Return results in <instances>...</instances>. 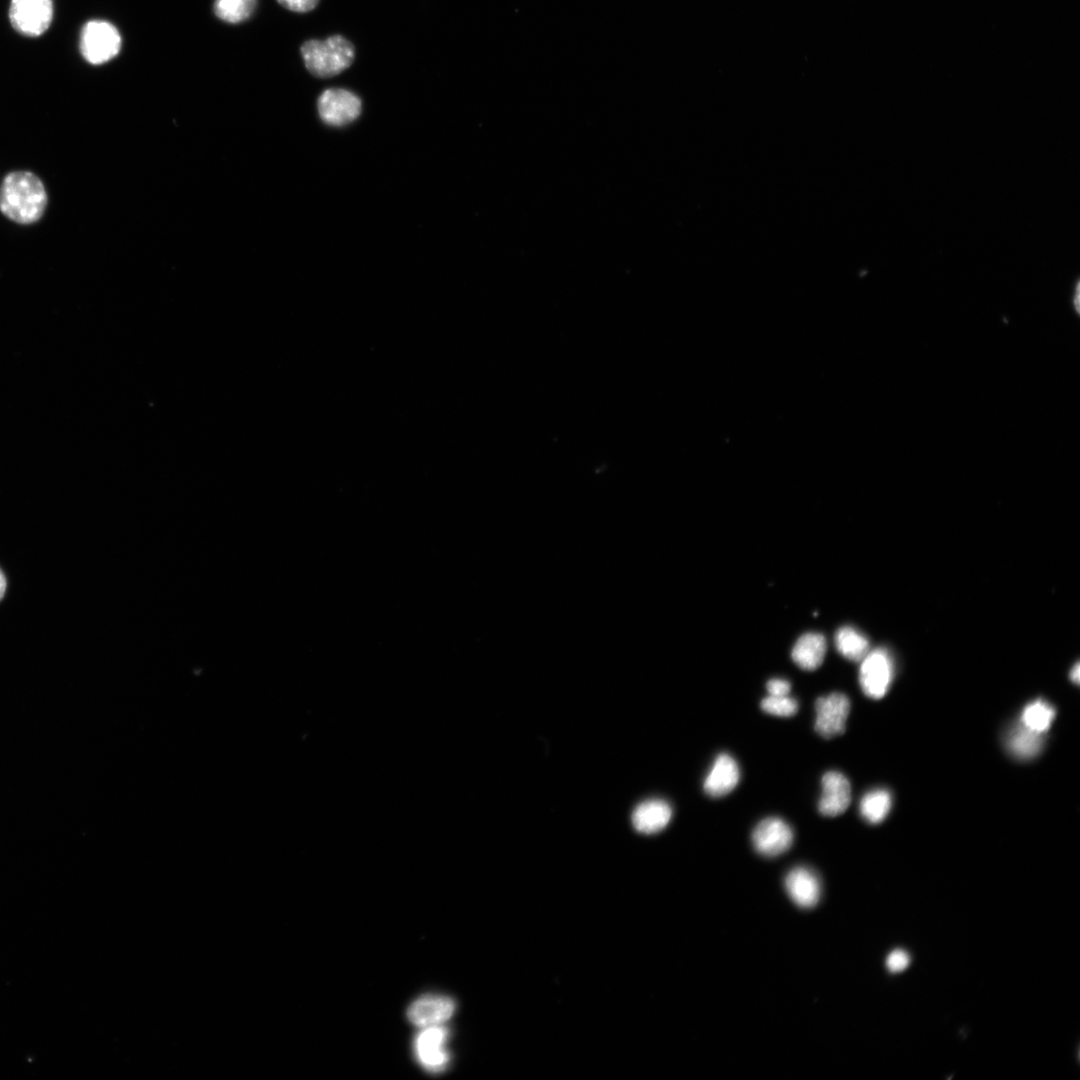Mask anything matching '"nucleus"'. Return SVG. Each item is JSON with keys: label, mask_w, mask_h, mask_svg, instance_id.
I'll return each mask as SVG.
<instances>
[{"label": "nucleus", "mask_w": 1080, "mask_h": 1080, "mask_svg": "<svg viewBox=\"0 0 1080 1080\" xmlns=\"http://www.w3.org/2000/svg\"><path fill=\"white\" fill-rule=\"evenodd\" d=\"M47 205L41 180L31 172L15 171L5 176L0 188V210L19 224L38 221Z\"/></svg>", "instance_id": "1"}, {"label": "nucleus", "mask_w": 1080, "mask_h": 1080, "mask_svg": "<svg viewBox=\"0 0 1080 1080\" xmlns=\"http://www.w3.org/2000/svg\"><path fill=\"white\" fill-rule=\"evenodd\" d=\"M305 68L314 77L327 79L348 69L355 59V46L345 36L309 39L300 46Z\"/></svg>", "instance_id": "2"}, {"label": "nucleus", "mask_w": 1080, "mask_h": 1080, "mask_svg": "<svg viewBox=\"0 0 1080 1080\" xmlns=\"http://www.w3.org/2000/svg\"><path fill=\"white\" fill-rule=\"evenodd\" d=\"M121 48L117 28L104 20H92L82 28L80 50L91 64H102L114 58Z\"/></svg>", "instance_id": "3"}, {"label": "nucleus", "mask_w": 1080, "mask_h": 1080, "mask_svg": "<svg viewBox=\"0 0 1080 1080\" xmlns=\"http://www.w3.org/2000/svg\"><path fill=\"white\" fill-rule=\"evenodd\" d=\"M893 674V660L886 649L876 648L869 651L861 660L859 669L861 689L866 696L880 699L887 693Z\"/></svg>", "instance_id": "4"}, {"label": "nucleus", "mask_w": 1080, "mask_h": 1080, "mask_svg": "<svg viewBox=\"0 0 1080 1080\" xmlns=\"http://www.w3.org/2000/svg\"><path fill=\"white\" fill-rule=\"evenodd\" d=\"M361 99L344 88L325 89L317 99L321 120L330 126H344L356 120L361 113Z\"/></svg>", "instance_id": "5"}, {"label": "nucleus", "mask_w": 1080, "mask_h": 1080, "mask_svg": "<svg viewBox=\"0 0 1080 1080\" xmlns=\"http://www.w3.org/2000/svg\"><path fill=\"white\" fill-rule=\"evenodd\" d=\"M53 15L51 0H12L9 17L14 28L27 36H38L50 25Z\"/></svg>", "instance_id": "6"}, {"label": "nucleus", "mask_w": 1080, "mask_h": 1080, "mask_svg": "<svg viewBox=\"0 0 1080 1080\" xmlns=\"http://www.w3.org/2000/svg\"><path fill=\"white\" fill-rule=\"evenodd\" d=\"M815 709V730L820 736L829 739L844 733L850 711L846 695L836 692L819 697Z\"/></svg>", "instance_id": "7"}, {"label": "nucleus", "mask_w": 1080, "mask_h": 1080, "mask_svg": "<svg viewBox=\"0 0 1080 1080\" xmlns=\"http://www.w3.org/2000/svg\"><path fill=\"white\" fill-rule=\"evenodd\" d=\"M793 842V831L782 819L769 817L754 828L752 843L755 850L766 857L778 856L787 851Z\"/></svg>", "instance_id": "8"}, {"label": "nucleus", "mask_w": 1080, "mask_h": 1080, "mask_svg": "<svg viewBox=\"0 0 1080 1080\" xmlns=\"http://www.w3.org/2000/svg\"><path fill=\"white\" fill-rule=\"evenodd\" d=\"M447 1030L439 1025L427 1026L421 1031L415 1042L417 1058L430 1071L442 1070L448 1062L444 1049Z\"/></svg>", "instance_id": "9"}, {"label": "nucleus", "mask_w": 1080, "mask_h": 1080, "mask_svg": "<svg viewBox=\"0 0 1080 1080\" xmlns=\"http://www.w3.org/2000/svg\"><path fill=\"white\" fill-rule=\"evenodd\" d=\"M821 784L819 812L827 817L844 813L851 802V787L848 779L840 772L830 771L823 775Z\"/></svg>", "instance_id": "10"}, {"label": "nucleus", "mask_w": 1080, "mask_h": 1080, "mask_svg": "<svg viewBox=\"0 0 1080 1080\" xmlns=\"http://www.w3.org/2000/svg\"><path fill=\"white\" fill-rule=\"evenodd\" d=\"M785 889L791 900L802 908L814 906L820 897L817 875L807 867L793 868L785 877Z\"/></svg>", "instance_id": "11"}, {"label": "nucleus", "mask_w": 1080, "mask_h": 1080, "mask_svg": "<svg viewBox=\"0 0 1080 1080\" xmlns=\"http://www.w3.org/2000/svg\"><path fill=\"white\" fill-rule=\"evenodd\" d=\"M740 778L739 766L729 754H719L708 772L703 788L711 797H721L731 792Z\"/></svg>", "instance_id": "12"}, {"label": "nucleus", "mask_w": 1080, "mask_h": 1080, "mask_svg": "<svg viewBox=\"0 0 1080 1080\" xmlns=\"http://www.w3.org/2000/svg\"><path fill=\"white\" fill-rule=\"evenodd\" d=\"M454 1009L455 1004L448 997L425 996L411 1004L407 1015L413 1024L427 1027L447 1021Z\"/></svg>", "instance_id": "13"}, {"label": "nucleus", "mask_w": 1080, "mask_h": 1080, "mask_svg": "<svg viewBox=\"0 0 1080 1080\" xmlns=\"http://www.w3.org/2000/svg\"><path fill=\"white\" fill-rule=\"evenodd\" d=\"M672 817L671 806L664 800L652 799L639 804L632 813L634 828L645 834L663 830Z\"/></svg>", "instance_id": "14"}, {"label": "nucleus", "mask_w": 1080, "mask_h": 1080, "mask_svg": "<svg viewBox=\"0 0 1080 1080\" xmlns=\"http://www.w3.org/2000/svg\"><path fill=\"white\" fill-rule=\"evenodd\" d=\"M827 645L822 634L809 632L798 638L792 649V659L801 669L812 671L823 662Z\"/></svg>", "instance_id": "15"}, {"label": "nucleus", "mask_w": 1080, "mask_h": 1080, "mask_svg": "<svg viewBox=\"0 0 1080 1080\" xmlns=\"http://www.w3.org/2000/svg\"><path fill=\"white\" fill-rule=\"evenodd\" d=\"M835 646L842 656L851 661H861L870 651L867 637L850 626L837 630Z\"/></svg>", "instance_id": "16"}, {"label": "nucleus", "mask_w": 1080, "mask_h": 1080, "mask_svg": "<svg viewBox=\"0 0 1080 1080\" xmlns=\"http://www.w3.org/2000/svg\"><path fill=\"white\" fill-rule=\"evenodd\" d=\"M1008 749L1019 759H1031L1041 750L1043 745L1042 733L1033 731L1023 724L1008 736Z\"/></svg>", "instance_id": "17"}, {"label": "nucleus", "mask_w": 1080, "mask_h": 1080, "mask_svg": "<svg viewBox=\"0 0 1080 1080\" xmlns=\"http://www.w3.org/2000/svg\"><path fill=\"white\" fill-rule=\"evenodd\" d=\"M891 803V795L887 790H872L861 799L859 807L861 816L871 824L880 823L888 815Z\"/></svg>", "instance_id": "18"}, {"label": "nucleus", "mask_w": 1080, "mask_h": 1080, "mask_svg": "<svg viewBox=\"0 0 1080 1080\" xmlns=\"http://www.w3.org/2000/svg\"><path fill=\"white\" fill-rule=\"evenodd\" d=\"M257 6V0H215V15L227 23H240L248 19Z\"/></svg>", "instance_id": "19"}, {"label": "nucleus", "mask_w": 1080, "mask_h": 1080, "mask_svg": "<svg viewBox=\"0 0 1080 1080\" xmlns=\"http://www.w3.org/2000/svg\"><path fill=\"white\" fill-rule=\"evenodd\" d=\"M1055 710L1048 703L1037 700L1027 705L1022 713V724L1027 728L1044 733L1054 720Z\"/></svg>", "instance_id": "20"}, {"label": "nucleus", "mask_w": 1080, "mask_h": 1080, "mask_svg": "<svg viewBox=\"0 0 1080 1080\" xmlns=\"http://www.w3.org/2000/svg\"><path fill=\"white\" fill-rule=\"evenodd\" d=\"M761 708L768 714L775 716L788 717L794 715L798 710V703L795 699L785 696H772L768 695L761 702Z\"/></svg>", "instance_id": "21"}, {"label": "nucleus", "mask_w": 1080, "mask_h": 1080, "mask_svg": "<svg viewBox=\"0 0 1080 1080\" xmlns=\"http://www.w3.org/2000/svg\"><path fill=\"white\" fill-rule=\"evenodd\" d=\"M909 963L910 956L902 949L893 950L886 959V966L888 970L893 973L903 971L908 967Z\"/></svg>", "instance_id": "22"}, {"label": "nucleus", "mask_w": 1080, "mask_h": 1080, "mask_svg": "<svg viewBox=\"0 0 1080 1080\" xmlns=\"http://www.w3.org/2000/svg\"><path fill=\"white\" fill-rule=\"evenodd\" d=\"M285 9L296 13H307L314 10L320 0H276Z\"/></svg>", "instance_id": "23"}, {"label": "nucleus", "mask_w": 1080, "mask_h": 1080, "mask_svg": "<svg viewBox=\"0 0 1080 1080\" xmlns=\"http://www.w3.org/2000/svg\"><path fill=\"white\" fill-rule=\"evenodd\" d=\"M767 691L772 696H785L791 690L790 683L785 679L774 678L767 682Z\"/></svg>", "instance_id": "24"}, {"label": "nucleus", "mask_w": 1080, "mask_h": 1080, "mask_svg": "<svg viewBox=\"0 0 1080 1080\" xmlns=\"http://www.w3.org/2000/svg\"><path fill=\"white\" fill-rule=\"evenodd\" d=\"M1079 288H1080V286H1079V281H1077V283H1076V287H1075V291H1074V294H1073V299H1072V303H1073L1074 309H1075V311H1076V313H1077L1078 315H1079V304H1080V300H1079V296H1080V293H1079Z\"/></svg>", "instance_id": "25"}, {"label": "nucleus", "mask_w": 1080, "mask_h": 1080, "mask_svg": "<svg viewBox=\"0 0 1080 1080\" xmlns=\"http://www.w3.org/2000/svg\"><path fill=\"white\" fill-rule=\"evenodd\" d=\"M1070 678L1074 683H1077V684L1079 683V680H1080L1079 663H1076L1074 665V667L1072 668L1071 673H1070Z\"/></svg>", "instance_id": "26"}, {"label": "nucleus", "mask_w": 1080, "mask_h": 1080, "mask_svg": "<svg viewBox=\"0 0 1080 1080\" xmlns=\"http://www.w3.org/2000/svg\"><path fill=\"white\" fill-rule=\"evenodd\" d=\"M6 586H7V582H6L5 575L3 574L2 570L0 569V600L4 597V594L6 592Z\"/></svg>", "instance_id": "27"}]
</instances>
